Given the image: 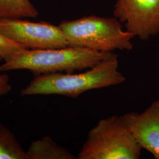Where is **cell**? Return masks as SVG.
<instances>
[{
  "label": "cell",
  "mask_w": 159,
  "mask_h": 159,
  "mask_svg": "<svg viewBox=\"0 0 159 159\" xmlns=\"http://www.w3.org/2000/svg\"><path fill=\"white\" fill-rule=\"evenodd\" d=\"M118 68V56L114 54L84 73L37 75L20 94L22 96L57 94L76 98L85 91L124 83L126 79Z\"/></svg>",
  "instance_id": "6da1fadb"
},
{
  "label": "cell",
  "mask_w": 159,
  "mask_h": 159,
  "mask_svg": "<svg viewBox=\"0 0 159 159\" xmlns=\"http://www.w3.org/2000/svg\"><path fill=\"white\" fill-rule=\"evenodd\" d=\"M113 52H99L81 47L27 50L19 56L0 66V72L25 69L37 75L56 73H73L91 68L112 57Z\"/></svg>",
  "instance_id": "7a4b0ae2"
},
{
  "label": "cell",
  "mask_w": 159,
  "mask_h": 159,
  "mask_svg": "<svg viewBox=\"0 0 159 159\" xmlns=\"http://www.w3.org/2000/svg\"><path fill=\"white\" fill-rule=\"evenodd\" d=\"M69 47H81L99 52L131 50L134 37L123 30L114 18L89 16L63 21L59 25Z\"/></svg>",
  "instance_id": "3957f363"
},
{
  "label": "cell",
  "mask_w": 159,
  "mask_h": 159,
  "mask_svg": "<svg viewBox=\"0 0 159 159\" xmlns=\"http://www.w3.org/2000/svg\"><path fill=\"white\" fill-rule=\"evenodd\" d=\"M142 150L121 116H112L90 130L77 159H139Z\"/></svg>",
  "instance_id": "277c9868"
},
{
  "label": "cell",
  "mask_w": 159,
  "mask_h": 159,
  "mask_svg": "<svg viewBox=\"0 0 159 159\" xmlns=\"http://www.w3.org/2000/svg\"><path fill=\"white\" fill-rule=\"evenodd\" d=\"M21 19H0V34L27 50L69 47L59 25L46 22L34 23Z\"/></svg>",
  "instance_id": "5b68a950"
},
{
  "label": "cell",
  "mask_w": 159,
  "mask_h": 159,
  "mask_svg": "<svg viewBox=\"0 0 159 159\" xmlns=\"http://www.w3.org/2000/svg\"><path fill=\"white\" fill-rule=\"evenodd\" d=\"M113 15L126 31L142 40L159 33V0H117Z\"/></svg>",
  "instance_id": "8992f818"
},
{
  "label": "cell",
  "mask_w": 159,
  "mask_h": 159,
  "mask_svg": "<svg viewBox=\"0 0 159 159\" xmlns=\"http://www.w3.org/2000/svg\"><path fill=\"white\" fill-rule=\"evenodd\" d=\"M121 117L142 148L159 159V98L142 113L131 111Z\"/></svg>",
  "instance_id": "52a82bcc"
},
{
  "label": "cell",
  "mask_w": 159,
  "mask_h": 159,
  "mask_svg": "<svg viewBox=\"0 0 159 159\" xmlns=\"http://www.w3.org/2000/svg\"><path fill=\"white\" fill-rule=\"evenodd\" d=\"M26 154L27 159H77L49 136L43 137L41 140L31 143Z\"/></svg>",
  "instance_id": "ba28073f"
},
{
  "label": "cell",
  "mask_w": 159,
  "mask_h": 159,
  "mask_svg": "<svg viewBox=\"0 0 159 159\" xmlns=\"http://www.w3.org/2000/svg\"><path fill=\"white\" fill-rule=\"evenodd\" d=\"M0 159H27L15 134L0 121Z\"/></svg>",
  "instance_id": "9c48e42d"
},
{
  "label": "cell",
  "mask_w": 159,
  "mask_h": 159,
  "mask_svg": "<svg viewBox=\"0 0 159 159\" xmlns=\"http://www.w3.org/2000/svg\"><path fill=\"white\" fill-rule=\"evenodd\" d=\"M38 15L29 0H0V19L34 18Z\"/></svg>",
  "instance_id": "30bf717a"
},
{
  "label": "cell",
  "mask_w": 159,
  "mask_h": 159,
  "mask_svg": "<svg viewBox=\"0 0 159 159\" xmlns=\"http://www.w3.org/2000/svg\"><path fill=\"white\" fill-rule=\"evenodd\" d=\"M27 49L0 34V56L5 62L16 58Z\"/></svg>",
  "instance_id": "8fae6325"
},
{
  "label": "cell",
  "mask_w": 159,
  "mask_h": 159,
  "mask_svg": "<svg viewBox=\"0 0 159 159\" xmlns=\"http://www.w3.org/2000/svg\"><path fill=\"white\" fill-rule=\"evenodd\" d=\"M11 89L9 75L7 74H0V96L7 94Z\"/></svg>",
  "instance_id": "7c38bea8"
},
{
  "label": "cell",
  "mask_w": 159,
  "mask_h": 159,
  "mask_svg": "<svg viewBox=\"0 0 159 159\" xmlns=\"http://www.w3.org/2000/svg\"><path fill=\"white\" fill-rule=\"evenodd\" d=\"M2 60V57H1V56H0V61H1V60Z\"/></svg>",
  "instance_id": "4fadbf2b"
}]
</instances>
